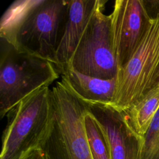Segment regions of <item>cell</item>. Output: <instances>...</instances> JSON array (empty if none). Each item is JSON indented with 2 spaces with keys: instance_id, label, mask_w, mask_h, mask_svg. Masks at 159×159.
Segmentation results:
<instances>
[{
  "instance_id": "obj_1",
  "label": "cell",
  "mask_w": 159,
  "mask_h": 159,
  "mask_svg": "<svg viewBox=\"0 0 159 159\" xmlns=\"http://www.w3.org/2000/svg\"><path fill=\"white\" fill-rule=\"evenodd\" d=\"M68 6L65 0L16 1L1 17L0 37L17 50L55 65Z\"/></svg>"
},
{
  "instance_id": "obj_2",
  "label": "cell",
  "mask_w": 159,
  "mask_h": 159,
  "mask_svg": "<svg viewBox=\"0 0 159 159\" xmlns=\"http://www.w3.org/2000/svg\"><path fill=\"white\" fill-rule=\"evenodd\" d=\"M51 93L52 123L40 147L48 159H93L84 122L88 104L61 81L56 83Z\"/></svg>"
},
{
  "instance_id": "obj_3",
  "label": "cell",
  "mask_w": 159,
  "mask_h": 159,
  "mask_svg": "<svg viewBox=\"0 0 159 159\" xmlns=\"http://www.w3.org/2000/svg\"><path fill=\"white\" fill-rule=\"evenodd\" d=\"M55 65L16 48L0 37V116L23 99L58 78Z\"/></svg>"
},
{
  "instance_id": "obj_4",
  "label": "cell",
  "mask_w": 159,
  "mask_h": 159,
  "mask_svg": "<svg viewBox=\"0 0 159 159\" xmlns=\"http://www.w3.org/2000/svg\"><path fill=\"white\" fill-rule=\"evenodd\" d=\"M151 16L135 51L118 71L112 104L125 111L157 85L159 80V1H146Z\"/></svg>"
},
{
  "instance_id": "obj_5",
  "label": "cell",
  "mask_w": 159,
  "mask_h": 159,
  "mask_svg": "<svg viewBox=\"0 0 159 159\" xmlns=\"http://www.w3.org/2000/svg\"><path fill=\"white\" fill-rule=\"evenodd\" d=\"M0 159H20L40 147L53 119L51 89L45 87L29 96L6 114Z\"/></svg>"
},
{
  "instance_id": "obj_6",
  "label": "cell",
  "mask_w": 159,
  "mask_h": 159,
  "mask_svg": "<svg viewBox=\"0 0 159 159\" xmlns=\"http://www.w3.org/2000/svg\"><path fill=\"white\" fill-rule=\"evenodd\" d=\"M106 2L95 11L66 66L88 76L111 80L116 79L118 67L112 46L110 16L103 13Z\"/></svg>"
},
{
  "instance_id": "obj_7",
  "label": "cell",
  "mask_w": 159,
  "mask_h": 159,
  "mask_svg": "<svg viewBox=\"0 0 159 159\" xmlns=\"http://www.w3.org/2000/svg\"><path fill=\"white\" fill-rule=\"evenodd\" d=\"M109 16L112 46L119 71L142 40L151 16L143 0H116Z\"/></svg>"
},
{
  "instance_id": "obj_8",
  "label": "cell",
  "mask_w": 159,
  "mask_h": 159,
  "mask_svg": "<svg viewBox=\"0 0 159 159\" xmlns=\"http://www.w3.org/2000/svg\"><path fill=\"white\" fill-rule=\"evenodd\" d=\"M108 142L111 159H141L144 137L139 135L125 111L111 104H88Z\"/></svg>"
},
{
  "instance_id": "obj_9",
  "label": "cell",
  "mask_w": 159,
  "mask_h": 159,
  "mask_svg": "<svg viewBox=\"0 0 159 159\" xmlns=\"http://www.w3.org/2000/svg\"><path fill=\"white\" fill-rule=\"evenodd\" d=\"M103 2L104 0L68 1L66 24L55 60L60 75L68 65L93 14Z\"/></svg>"
},
{
  "instance_id": "obj_10",
  "label": "cell",
  "mask_w": 159,
  "mask_h": 159,
  "mask_svg": "<svg viewBox=\"0 0 159 159\" xmlns=\"http://www.w3.org/2000/svg\"><path fill=\"white\" fill-rule=\"evenodd\" d=\"M60 76L64 84L86 103L112 104L116 79L103 80L88 76L69 66L63 70Z\"/></svg>"
},
{
  "instance_id": "obj_11",
  "label": "cell",
  "mask_w": 159,
  "mask_h": 159,
  "mask_svg": "<svg viewBox=\"0 0 159 159\" xmlns=\"http://www.w3.org/2000/svg\"><path fill=\"white\" fill-rule=\"evenodd\" d=\"M158 109L159 84H157L125 112L135 131L144 137Z\"/></svg>"
},
{
  "instance_id": "obj_12",
  "label": "cell",
  "mask_w": 159,
  "mask_h": 159,
  "mask_svg": "<svg viewBox=\"0 0 159 159\" xmlns=\"http://www.w3.org/2000/svg\"><path fill=\"white\" fill-rule=\"evenodd\" d=\"M87 140L93 159H111L106 136L98 121L89 111L84 117Z\"/></svg>"
},
{
  "instance_id": "obj_13",
  "label": "cell",
  "mask_w": 159,
  "mask_h": 159,
  "mask_svg": "<svg viewBox=\"0 0 159 159\" xmlns=\"http://www.w3.org/2000/svg\"><path fill=\"white\" fill-rule=\"evenodd\" d=\"M141 159H159V109L144 136Z\"/></svg>"
},
{
  "instance_id": "obj_14",
  "label": "cell",
  "mask_w": 159,
  "mask_h": 159,
  "mask_svg": "<svg viewBox=\"0 0 159 159\" xmlns=\"http://www.w3.org/2000/svg\"><path fill=\"white\" fill-rule=\"evenodd\" d=\"M20 159H48L41 147H36L29 150Z\"/></svg>"
},
{
  "instance_id": "obj_15",
  "label": "cell",
  "mask_w": 159,
  "mask_h": 159,
  "mask_svg": "<svg viewBox=\"0 0 159 159\" xmlns=\"http://www.w3.org/2000/svg\"><path fill=\"white\" fill-rule=\"evenodd\" d=\"M159 84V80H158V84Z\"/></svg>"
}]
</instances>
